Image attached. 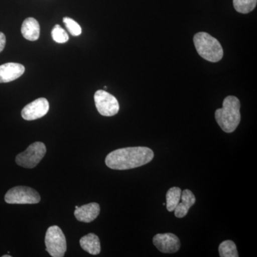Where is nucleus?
Segmentation results:
<instances>
[{
  "mask_svg": "<svg viewBox=\"0 0 257 257\" xmlns=\"http://www.w3.org/2000/svg\"><path fill=\"white\" fill-rule=\"evenodd\" d=\"M94 102L99 114L104 116H114L119 112V104L114 96L104 90L96 91Z\"/></svg>",
  "mask_w": 257,
  "mask_h": 257,
  "instance_id": "7",
  "label": "nucleus"
},
{
  "mask_svg": "<svg viewBox=\"0 0 257 257\" xmlns=\"http://www.w3.org/2000/svg\"><path fill=\"white\" fill-rule=\"evenodd\" d=\"M153 243L159 251L165 253L177 252L181 246L180 240L172 233L155 235L153 238Z\"/></svg>",
  "mask_w": 257,
  "mask_h": 257,
  "instance_id": "9",
  "label": "nucleus"
},
{
  "mask_svg": "<svg viewBox=\"0 0 257 257\" xmlns=\"http://www.w3.org/2000/svg\"><path fill=\"white\" fill-rule=\"evenodd\" d=\"M219 256L221 257H238L237 248L234 241L226 240L219 246Z\"/></svg>",
  "mask_w": 257,
  "mask_h": 257,
  "instance_id": "16",
  "label": "nucleus"
},
{
  "mask_svg": "<svg viewBox=\"0 0 257 257\" xmlns=\"http://www.w3.org/2000/svg\"><path fill=\"white\" fill-rule=\"evenodd\" d=\"M99 212H100V207L99 204L92 202L77 208L74 211V216L79 221L89 223L92 222L99 216Z\"/></svg>",
  "mask_w": 257,
  "mask_h": 257,
  "instance_id": "11",
  "label": "nucleus"
},
{
  "mask_svg": "<svg viewBox=\"0 0 257 257\" xmlns=\"http://www.w3.org/2000/svg\"><path fill=\"white\" fill-rule=\"evenodd\" d=\"M21 32L24 38L30 41H36L40 37V24L35 18H27L22 25Z\"/></svg>",
  "mask_w": 257,
  "mask_h": 257,
  "instance_id": "13",
  "label": "nucleus"
},
{
  "mask_svg": "<svg viewBox=\"0 0 257 257\" xmlns=\"http://www.w3.org/2000/svg\"><path fill=\"white\" fill-rule=\"evenodd\" d=\"M181 202L175 208V215L177 218H183L187 215V213L196 202V197L192 192L189 189H185L182 192Z\"/></svg>",
  "mask_w": 257,
  "mask_h": 257,
  "instance_id": "12",
  "label": "nucleus"
},
{
  "mask_svg": "<svg viewBox=\"0 0 257 257\" xmlns=\"http://www.w3.org/2000/svg\"><path fill=\"white\" fill-rule=\"evenodd\" d=\"M52 39L57 43H65L69 40V36L60 25H56L52 31Z\"/></svg>",
  "mask_w": 257,
  "mask_h": 257,
  "instance_id": "18",
  "label": "nucleus"
},
{
  "mask_svg": "<svg viewBox=\"0 0 257 257\" xmlns=\"http://www.w3.org/2000/svg\"><path fill=\"white\" fill-rule=\"evenodd\" d=\"M46 152L45 144L37 142L30 145L25 151L19 154L16 157V163L25 168H34L41 162Z\"/></svg>",
  "mask_w": 257,
  "mask_h": 257,
  "instance_id": "6",
  "label": "nucleus"
},
{
  "mask_svg": "<svg viewBox=\"0 0 257 257\" xmlns=\"http://www.w3.org/2000/svg\"><path fill=\"white\" fill-rule=\"evenodd\" d=\"M50 104L45 98H39L25 106L22 111L24 119L32 121L43 117L48 112Z\"/></svg>",
  "mask_w": 257,
  "mask_h": 257,
  "instance_id": "8",
  "label": "nucleus"
},
{
  "mask_svg": "<svg viewBox=\"0 0 257 257\" xmlns=\"http://www.w3.org/2000/svg\"><path fill=\"white\" fill-rule=\"evenodd\" d=\"M81 247L92 255L99 254L101 251L100 241L99 237L93 233H89L81 238Z\"/></svg>",
  "mask_w": 257,
  "mask_h": 257,
  "instance_id": "14",
  "label": "nucleus"
},
{
  "mask_svg": "<svg viewBox=\"0 0 257 257\" xmlns=\"http://www.w3.org/2000/svg\"><path fill=\"white\" fill-rule=\"evenodd\" d=\"M154 156V152L149 147H126L110 152L105 163L111 170H131L150 163Z\"/></svg>",
  "mask_w": 257,
  "mask_h": 257,
  "instance_id": "1",
  "label": "nucleus"
},
{
  "mask_svg": "<svg viewBox=\"0 0 257 257\" xmlns=\"http://www.w3.org/2000/svg\"><path fill=\"white\" fill-rule=\"evenodd\" d=\"M181 195H182V190L179 187H172L167 191V195H166V206L167 209L169 211H173L175 208L178 205L181 200Z\"/></svg>",
  "mask_w": 257,
  "mask_h": 257,
  "instance_id": "15",
  "label": "nucleus"
},
{
  "mask_svg": "<svg viewBox=\"0 0 257 257\" xmlns=\"http://www.w3.org/2000/svg\"><path fill=\"white\" fill-rule=\"evenodd\" d=\"M11 255H3V257H11Z\"/></svg>",
  "mask_w": 257,
  "mask_h": 257,
  "instance_id": "21",
  "label": "nucleus"
},
{
  "mask_svg": "<svg viewBox=\"0 0 257 257\" xmlns=\"http://www.w3.org/2000/svg\"><path fill=\"white\" fill-rule=\"evenodd\" d=\"M193 40L197 53L204 60L217 62L222 59L224 50L220 42L209 34L199 32L194 35Z\"/></svg>",
  "mask_w": 257,
  "mask_h": 257,
  "instance_id": "3",
  "label": "nucleus"
},
{
  "mask_svg": "<svg viewBox=\"0 0 257 257\" xmlns=\"http://www.w3.org/2000/svg\"><path fill=\"white\" fill-rule=\"evenodd\" d=\"M222 106L215 111L216 122L225 133H233L241 121V104L236 96H228L224 99Z\"/></svg>",
  "mask_w": 257,
  "mask_h": 257,
  "instance_id": "2",
  "label": "nucleus"
},
{
  "mask_svg": "<svg viewBox=\"0 0 257 257\" xmlns=\"http://www.w3.org/2000/svg\"><path fill=\"white\" fill-rule=\"evenodd\" d=\"M5 202L10 204H34L41 200L40 194L35 189L25 186L10 189L5 194Z\"/></svg>",
  "mask_w": 257,
  "mask_h": 257,
  "instance_id": "5",
  "label": "nucleus"
},
{
  "mask_svg": "<svg viewBox=\"0 0 257 257\" xmlns=\"http://www.w3.org/2000/svg\"><path fill=\"white\" fill-rule=\"evenodd\" d=\"M257 0H233V5L236 12L248 14L256 8Z\"/></svg>",
  "mask_w": 257,
  "mask_h": 257,
  "instance_id": "17",
  "label": "nucleus"
},
{
  "mask_svg": "<svg viewBox=\"0 0 257 257\" xmlns=\"http://www.w3.org/2000/svg\"><path fill=\"white\" fill-rule=\"evenodd\" d=\"M5 45H6V37L3 32H0V52L4 50Z\"/></svg>",
  "mask_w": 257,
  "mask_h": 257,
  "instance_id": "20",
  "label": "nucleus"
},
{
  "mask_svg": "<svg viewBox=\"0 0 257 257\" xmlns=\"http://www.w3.org/2000/svg\"><path fill=\"white\" fill-rule=\"evenodd\" d=\"M47 252L53 257H63L67 251V241L63 231L58 226H52L45 236Z\"/></svg>",
  "mask_w": 257,
  "mask_h": 257,
  "instance_id": "4",
  "label": "nucleus"
},
{
  "mask_svg": "<svg viewBox=\"0 0 257 257\" xmlns=\"http://www.w3.org/2000/svg\"><path fill=\"white\" fill-rule=\"evenodd\" d=\"M63 23L65 24L66 28L73 36H79L82 34V28L77 22L69 18H64Z\"/></svg>",
  "mask_w": 257,
  "mask_h": 257,
  "instance_id": "19",
  "label": "nucleus"
},
{
  "mask_svg": "<svg viewBox=\"0 0 257 257\" xmlns=\"http://www.w3.org/2000/svg\"><path fill=\"white\" fill-rule=\"evenodd\" d=\"M25 67L19 63H6L0 66V83L13 82L25 73Z\"/></svg>",
  "mask_w": 257,
  "mask_h": 257,
  "instance_id": "10",
  "label": "nucleus"
}]
</instances>
